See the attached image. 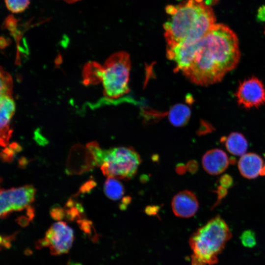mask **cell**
<instances>
[{
	"label": "cell",
	"instance_id": "obj_1",
	"mask_svg": "<svg viewBox=\"0 0 265 265\" xmlns=\"http://www.w3.org/2000/svg\"><path fill=\"white\" fill-rule=\"evenodd\" d=\"M240 55L235 33L228 26L215 23L198 42L192 61L182 72L195 84H213L237 66Z\"/></svg>",
	"mask_w": 265,
	"mask_h": 265
},
{
	"label": "cell",
	"instance_id": "obj_2",
	"mask_svg": "<svg viewBox=\"0 0 265 265\" xmlns=\"http://www.w3.org/2000/svg\"><path fill=\"white\" fill-rule=\"evenodd\" d=\"M170 18L163 25L167 48L183 41L196 43L202 39L215 24L212 8L203 0H186L178 5L165 8Z\"/></svg>",
	"mask_w": 265,
	"mask_h": 265
},
{
	"label": "cell",
	"instance_id": "obj_3",
	"mask_svg": "<svg viewBox=\"0 0 265 265\" xmlns=\"http://www.w3.org/2000/svg\"><path fill=\"white\" fill-rule=\"evenodd\" d=\"M130 69L129 54L119 52L112 54L103 66L94 62L87 64L84 69L83 79L87 84L101 81L105 98L110 102L129 92Z\"/></svg>",
	"mask_w": 265,
	"mask_h": 265
},
{
	"label": "cell",
	"instance_id": "obj_4",
	"mask_svg": "<svg viewBox=\"0 0 265 265\" xmlns=\"http://www.w3.org/2000/svg\"><path fill=\"white\" fill-rule=\"evenodd\" d=\"M231 231L219 215L198 228L189 239L192 251L190 265H213L218 256L232 238Z\"/></svg>",
	"mask_w": 265,
	"mask_h": 265
},
{
	"label": "cell",
	"instance_id": "obj_5",
	"mask_svg": "<svg viewBox=\"0 0 265 265\" xmlns=\"http://www.w3.org/2000/svg\"><path fill=\"white\" fill-rule=\"evenodd\" d=\"M140 162V156L134 149L119 147L105 150L101 169L107 177L128 180L135 175Z\"/></svg>",
	"mask_w": 265,
	"mask_h": 265
},
{
	"label": "cell",
	"instance_id": "obj_6",
	"mask_svg": "<svg viewBox=\"0 0 265 265\" xmlns=\"http://www.w3.org/2000/svg\"><path fill=\"white\" fill-rule=\"evenodd\" d=\"M35 192V189L31 185L1 189L0 217L5 218L13 211H20L28 207L34 200Z\"/></svg>",
	"mask_w": 265,
	"mask_h": 265
},
{
	"label": "cell",
	"instance_id": "obj_7",
	"mask_svg": "<svg viewBox=\"0 0 265 265\" xmlns=\"http://www.w3.org/2000/svg\"><path fill=\"white\" fill-rule=\"evenodd\" d=\"M74 232L66 222L53 223L47 230L39 245L48 247L54 255L66 253L71 248L74 240Z\"/></svg>",
	"mask_w": 265,
	"mask_h": 265
},
{
	"label": "cell",
	"instance_id": "obj_8",
	"mask_svg": "<svg viewBox=\"0 0 265 265\" xmlns=\"http://www.w3.org/2000/svg\"><path fill=\"white\" fill-rule=\"evenodd\" d=\"M236 96L244 108L258 107L265 104V88L259 79L251 77L240 83Z\"/></svg>",
	"mask_w": 265,
	"mask_h": 265
},
{
	"label": "cell",
	"instance_id": "obj_9",
	"mask_svg": "<svg viewBox=\"0 0 265 265\" xmlns=\"http://www.w3.org/2000/svg\"><path fill=\"white\" fill-rule=\"evenodd\" d=\"M0 142L1 146L5 147L12 135V130L10 128V123L15 112V104L12 93L0 94Z\"/></svg>",
	"mask_w": 265,
	"mask_h": 265
},
{
	"label": "cell",
	"instance_id": "obj_10",
	"mask_svg": "<svg viewBox=\"0 0 265 265\" xmlns=\"http://www.w3.org/2000/svg\"><path fill=\"white\" fill-rule=\"evenodd\" d=\"M172 211L177 216L189 218L193 216L199 208V203L195 194L188 190L179 192L173 198Z\"/></svg>",
	"mask_w": 265,
	"mask_h": 265
},
{
	"label": "cell",
	"instance_id": "obj_11",
	"mask_svg": "<svg viewBox=\"0 0 265 265\" xmlns=\"http://www.w3.org/2000/svg\"><path fill=\"white\" fill-rule=\"evenodd\" d=\"M230 163V159L226 153L218 148L208 151L202 159L203 168L208 173L212 175L223 173Z\"/></svg>",
	"mask_w": 265,
	"mask_h": 265
},
{
	"label": "cell",
	"instance_id": "obj_12",
	"mask_svg": "<svg viewBox=\"0 0 265 265\" xmlns=\"http://www.w3.org/2000/svg\"><path fill=\"white\" fill-rule=\"evenodd\" d=\"M264 166L262 158L254 153H245L241 156L238 163L240 174L248 179H255L260 175Z\"/></svg>",
	"mask_w": 265,
	"mask_h": 265
},
{
	"label": "cell",
	"instance_id": "obj_13",
	"mask_svg": "<svg viewBox=\"0 0 265 265\" xmlns=\"http://www.w3.org/2000/svg\"><path fill=\"white\" fill-rule=\"evenodd\" d=\"M221 141L224 142L227 150L231 154L241 156L246 153L248 142L244 136L238 132H232L227 137H223Z\"/></svg>",
	"mask_w": 265,
	"mask_h": 265
},
{
	"label": "cell",
	"instance_id": "obj_14",
	"mask_svg": "<svg viewBox=\"0 0 265 265\" xmlns=\"http://www.w3.org/2000/svg\"><path fill=\"white\" fill-rule=\"evenodd\" d=\"M191 114L190 108L184 104L173 106L168 114L170 122L174 126L182 127L186 124Z\"/></svg>",
	"mask_w": 265,
	"mask_h": 265
},
{
	"label": "cell",
	"instance_id": "obj_15",
	"mask_svg": "<svg viewBox=\"0 0 265 265\" xmlns=\"http://www.w3.org/2000/svg\"><path fill=\"white\" fill-rule=\"evenodd\" d=\"M104 190L106 196L113 200L120 199L124 193L123 185L117 179L111 177H108L106 180Z\"/></svg>",
	"mask_w": 265,
	"mask_h": 265
},
{
	"label": "cell",
	"instance_id": "obj_16",
	"mask_svg": "<svg viewBox=\"0 0 265 265\" xmlns=\"http://www.w3.org/2000/svg\"><path fill=\"white\" fill-rule=\"evenodd\" d=\"M86 147L93 155L96 164L101 166L104 161L105 150L102 149L96 141L88 143Z\"/></svg>",
	"mask_w": 265,
	"mask_h": 265
},
{
	"label": "cell",
	"instance_id": "obj_17",
	"mask_svg": "<svg viewBox=\"0 0 265 265\" xmlns=\"http://www.w3.org/2000/svg\"><path fill=\"white\" fill-rule=\"evenodd\" d=\"M7 9L13 13L24 11L28 6L30 0H4Z\"/></svg>",
	"mask_w": 265,
	"mask_h": 265
},
{
	"label": "cell",
	"instance_id": "obj_18",
	"mask_svg": "<svg viewBox=\"0 0 265 265\" xmlns=\"http://www.w3.org/2000/svg\"><path fill=\"white\" fill-rule=\"evenodd\" d=\"M240 239L245 247L251 248L256 244L255 234L252 230L244 231L241 235Z\"/></svg>",
	"mask_w": 265,
	"mask_h": 265
},
{
	"label": "cell",
	"instance_id": "obj_19",
	"mask_svg": "<svg viewBox=\"0 0 265 265\" xmlns=\"http://www.w3.org/2000/svg\"><path fill=\"white\" fill-rule=\"evenodd\" d=\"M15 154L16 153L9 147H6L2 150L0 157L4 162H11Z\"/></svg>",
	"mask_w": 265,
	"mask_h": 265
},
{
	"label": "cell",
	"instance_id": "obj_20",
	"mask_svg": "<svg viewBox=\"0 0 265 265\" xmlns=\"http://www.w3.org/2000/svg\"><path fill=\"white\" fill-rule=\"evenodd\" d=\"M219 185L227 189L230 187L233 184V179L229 175L225 174L219 180Z\"/></svg>",
	"mask_w": 265,
	"mask_h": 265
},
{
	"label": "cell",
	"instance_id": "obj_21",
	"mask_svg": "<svg viewBox=\"0 0 265 265\" xmlns=\"http://www.w3.org/2000/svg\"><path fill=\"white\" fill-rule=\"evenodd\" d=\"M63 210L59 206H54L51 210V215L56 220L61 219L63 217Z\"/></svg>",
	"mask_w": 265,
	"mask_h": 265
},
{
	"label": "cell",
	"instance_id": "obj_22",
	"mask_svg": "<svg viewBox=\"0 0 265 265\" xmlns=\"http://www.w3.org/2000/svg\"><path fill=\"white\" fill-rule=\"evenodd\" d=\"M96 185V182L93 180H90L85 183L80 187L79 192L81 193H85L89 192L93 187Z\"/></svg>",
	"mask_w": 265,
	"mask_h": 265
},
{
	"label": "cell",
	"instance_id": "obj_23",
	"mask_svg": "<svg viewBox=\"0 0 265 265\" xmlns=\"http://www.w3.org/2000/svg\"><path fill=\"white\" fill-rule=\"evenodd\" d=\"M216 193H217L218 196L217 203H218V202H219L227 194V189L219 185L217 186Z\"/></svg>",
	"mask_w": 265,
	"mask_h": 265
},
{
	"label": "cell",
	"instance_id": "obj_24",
	"mask_svg": "<svg viewBox=\"0 0 265 265\" xmlns=\"http://www.w3.org/2000/svg\"><path fill=\"white\" fill-rule=\"evenodd\" d=\"M258 14V18L261 21H265V6L260 8Z\"/></svg>",
	"mask_w": 265,
	"mask_h": 265
},
{
	"label": "cell",
	"instance_id": "obj_25",
	"mask_svg": "<svg viewBox=\"0 0 265 265\" xmlns=\"http://www.w3.org/2000/svg\"><path fill=\"white\" fill-rule=\"evenodd\" d=\"M9 147L16 153L22 150L21 146L17 143L13 142L9 145Z\"/></svg>",
	"mask_w": 265,
	"mask_h": 265
},
{
	"label": "cell",
	"instance_id": "obj_26",
	"mask_svg": "<svg viewBox=\"0 0 265 265\" xmlns=\"http://www.w3.org/2000/svg\"><path fill=\"white\" fill-rule=\"evenodd\" d=\"M64 0V1L68 3H74L80 0Z\"/></svg>",
	"mask_w": 265,
	"mask_h": 265
},
{
	"label": "cell",
	"instance_id": "obj_27",
	"mask_svg": "<svg viewBox=\"0 0 265 265\" xmlns=\"http://www.w3.org/2000/svg\"><path fill=\"white\" fill-rule=\"evenodd\" d=\"M260 175H262V176L265 175V163H264V166L263 167V168L261 172Z\"/></svg>",
	"mask_w": 265,
	"mask_h": 265
},
{
	"label": "cell",
	"instance_id": "obj_28",
	"mask_svg": "<svg viewBox=\"0 0 265 265\" xmlns=\"http://www.w3.org/2000/svg\"></svg>",
	"mask_w": 265,
	"mask_h": 265
},
{
	"label": "cell",
	"instance_id": "obj_29",
	"mask_svg": "<svg viewBox=\"0 0 265 265\" xmlns=\"http://www.w3.org/2000/svg\"></svg>",
	"mask_w": 265,
	"mask_h": 265
}]
</instances>
